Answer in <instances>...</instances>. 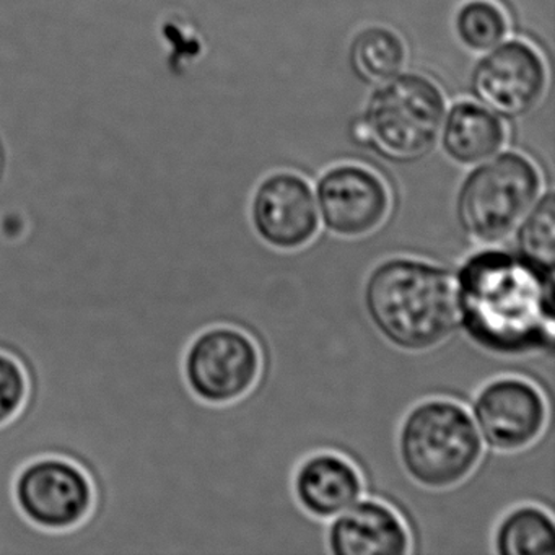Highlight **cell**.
Here are the masks:
<instances>
[{"instance_id":"7c38bea8","label":"cell","mask_w":555,"mask_h":555,"mask_svg":"<svg viewBox=\"0 0 555 555\" xmlns=\"http://www.w3.org/2000/svg\"><path fill=\"white\" fill-rule=\"evenodd\" d=\"M330 521L326 545L331 554L405 555L412 551L408 522L382 500L360 499Z\"/></svg>"},{"instance_id":"8fae6325","label":"cell","mask_w":555,"mask_h":555,"mask_svg":"<svg viewBox=\"0 0 555 555\" xmlns=\"http://www.w3.org/2000/svg\"><path fill=\"white\" fill-rule=\"evenodd\" d=\"M249 216L258 238L275 251H300L320 233L313 190L300 175L288 171L271 175L259 184Z\"/></svg>"},{"instance_id":"ba28073f","label":"cell","mask_w":555,"mask_h":555,"mask_svg":"<svg viewBox=\"0 0 555 555\" xmlns=\"http://www.w3.org/2000/svg\"><path fill=\"white\" fill-rule=\"evenodd\" d=\"M483 444L516 453L534 444L551 421L544 391L521 376H499L477 391L470 409Z\"/></svg>"},{"instance_id":"6da1fadb","label":"cell","mask_w":555,"mask_h":555,"mask_svg":"<svg viewBox=\"0 0 555 555\" xmlns=\"http://www.w3.org/2000/svg\"><path fill=\"white\" fill-rule=\"evenodd\" d=\"M457 324L482 352L500 359L554 352V266L516 248L470 253L454 274Z\"/></svg>"},{"instance_id":"52a82bcc","label":"cell","mask_w":555,"mask_h":555,"mask_svg":"<svg viewBox=\"0 0 555 555\" xmlns=\"http://www.w3.org/2000/svg\"><path fill=\"white\" fill-rule=\"evenodd\" d=\"M14 500L22 516L37 528L69 531L92 512L95 490L79 464L60 456H41L18 470Z\"/></svg>"},{"instance_id":"7a4b0ae2","label":"cell","mask_w":555,"mask_h":555,"mask_svg":"<svg viewBox=\"0 0 555 555\" xmlns=\"http://www.w3.org/2000/svg\"><path fill=\"white\" fill-rule=\"evenodd\" d=\"M362 298L376 333L404 352H427L460 330L454 274L427 259H385L366 275Z\"/></svg>"},{"instance_id":"277c9868","label":"cell","mask_w":555,"mask_h":555,"mask_svg":"<svg viewBox=\"0 0 555 555\" xmlns=\"http://www.w3.org/2000/svg\"><path fill=\"white\" fill-rule=\"evenodd\" d=\"M447 100L440 87L421 74H399L370 96L356 138L398 164L430 154L443 128Z\"/></svg>"},{"instance_id":"d6986e66","label":"cell","mask_w":555,"mask_h":555,"mask_svg":"<svg viewBox=\"0 0 555 555\" xmlns=\"http://www.w3.org/2000/svg\"><path fill=\"white\" fill-rule=\"evenodd\" d=\"M28 395V379L14 357L0 352V427L22 411Z\"/></svg>"},{"instance_id":"4fadbf2b","label":"cell","mask_w":555,"mask_h":555,"mask_svg":"<svg viewBox=\"0 0 555 555\" xmlns=\"http://www.w3.org/2000/svg\"><path fill=\"white\" fill-rule=\"evenodd\" d=\"M365 483L357 464L334 451H318L298 464L294 495L308 516L330 521L362 499Z\"/></svg>"},{"instance_id":"3957f363","label":"cell","mask_w":555,"mask_h":555,"mask_svg":"<svg viewBox=\"0 0 555 555\" xmlns=\"http://www.w3.org/2000/svg\"><path fill=\"white\" fill-rule=\"evenodd\" d=\"M483 447L473 414L454 399H425L399 425V461L422 489L448 490L463 483L482 461Z\"/></svg>"},{"instance_id":"2e32d148","label":"cell","mask_w":555,"mask_h":555,"mask_svg":"<svg viewBox=\"0 0 555 555\" xmlns=\"http://www.w3.org/2000/svg\"><path fill=\"white\" fill-rule=\"evenodd\" d=\"M405 47L401 38L385 27H370L353 38L350 66L362 82L379 86L401 74Z\"/></svg>"},{"instance_id":"9a60e30c","label":"cell","mask_w":555,"mask_h":555,"mask_svg":"<svg viewBox=\"0 0 555 555\" xmlns=\"http://www.w3.org/2000/svg\"><path fill=\"white\" fill-rule=\"evenodd\" d=\"M493 551L499 555H554V518L539 505L515 506L493 531Z\"/></svg>"},{"instance_id":"ac0fdd59","label":"cell","mask_w":555,"mask_h":555,"mask_svg":"<svg viewBox=\"0 0 555 555\" xmlns=\"http://www.w3.org/2000/svg\"><path fill=\"white\" fill-rule=\"evenodd\" d=\"M554 209V193L547 191L535 201L513 233L516 249L547 266H554L555 258Z\"/></svg>"},{"instance_id":"5b68a950","label":"cell","mask_w":555,"mask_h":555,"mask_svg":"<svg viewBox=\"0 0 555 555\" xmlns=\"http://www.w3.org/2000/svg\"><path fill=\"white\" fill-rule=\"evenodd\" d=\"M541 193V171L534 162L522 154L505 152L479 165L461 183L457 223L474 242L500 245L515 233Z\"/></svg>"},{"instance_id":"e0dca14e","label":"cell","mask_w":555,"mask_h":555,"mask_svg":"<svg viewBox=\"0 0 555 555\" xmlns=\"http://www.w3.org/2000/svg\"><path fill=\"white\" fill-rule=\"evenodd\" d=\"M454 27L461 43L474 53L493 50L508 34L505 12L492 0H467L457 11Z\"/></svg>"},{"instance_id":"5bb4252c","label":"cell","mask_w":555,"mask_h":555,"mask_svg":"<svg viewBox=\"0 0 555 555\" xmlns=\"http://www.w3.org/2000/svg\"><path fill=\"white\" fill-rule=\"evenodd\" d=\"M448 157L461 165L489 160L505 144L506 129L495 113L473 102L456 103L441 128Z\"/></svg>"},{"instance_id":"30bf717a","label":"cell","mask_w":555,"mask_h":555,"mask_svg":"<svg viewBox=\"0 0 555 555\" xmlns=\"http://www.w3.org/2000/svg\"><path fill=\"white\" fill-rule=\"evenodd\" d=\"M317 203L327 232L346 240L372 235L391 210L385 181L356 164L337 165L326 171L318 181Z\"/></svg>"},{"instance_id":"8992f818","label":"cell","mask_w":555,"mask_h":555,"mask_svg":"<svg viewBox=\"0 0 555 555\" xmlns=\"http://www.w3.org/2000/svg\"><path fill=\"white\" fill-rule=\"evenodd\" d=\"M262 357L256 340L233 324L201 330L188 343L183 378L197 401L230 408L258 385Z\"/></svg>"},{"instance_id":"9c48e42d","label":"cell","mask_w":555,"mask_h":555,"mask_svg":"<svg viewBox=\"0 0 555 555\" xmlns=\"http://www.w3.org/2000/svg\"><path fill=\"white\" fill-rule=\"evenodd\" d=\"M547 67L525 41L500 43L474 67L470 90L477 102L506 119L528 115L544 95Z\"/></svg>"}]
</instances>
